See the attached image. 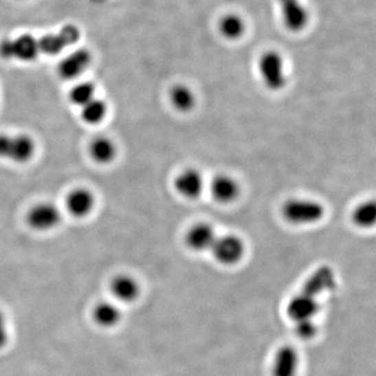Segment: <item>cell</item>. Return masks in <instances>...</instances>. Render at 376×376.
I'll list each match as a JSON object with an SVG mask.
<instances>
[{
  "instance_id": "cell-19",
  "label": "cell",
  "mask_w": 376,
  "mask_h": 376,
  "mask_svg": "<svg viewBox=\"0 0 376 376\" xmlns=\"http://www.w3.org/2000/svg\"><path fill=\"white\" fill-rule=\"evenodd\" d=\"M170 100L175 109L182 113L192 111L196 104L194 92L185 85L174 86L170 92Z\"/></svg>"
},
{
  "instance_id": "cell-18",
  "label": "cell",
  "mask_w": 376,
  "mask_h": 376,
  "mask_svg": "<svg viewBox=\"0 0 376 376\" xmlns=\"http://www.w3.org/2000/svg\"><path fill=\"white\" fill-rule=\"evenodd\" d=\"M89 153L98 164H108L115 158L116 146L109 138L98 137L90 144Z\"/></svg>"
},
{
  "instance_id": "cell-8",
  "label": "cell",
  "mask_w": 376,
  "mask_h": 376,
  "mask_svg": "<svg viewBox=\"0 0 376 376\" xmlns=\"http://www.w3.org/2000/svg\"><path fill=\"white\" fill-rule=\"evenodd\" d=\"M283 24L289 31L298 33L309 23V12L301 0H278Z\"/></svg>"
},
{
  "instance_id": "cell-24",
  "label": "cell",
  "mask_w": 376,
  "mask_h": 376,
  "mask_svg": "<svg viewBox=\"0 0 376 376\" xmlns=\"http://www.w3.org/2000/svg\"><path fill=\"white\" fill-rule=\"evenodd\" d=\"M69 96L70 100L76 106H85L87 102L96 98V87L89 82L78 84L72 88Z\"/></svg>"
},
{
  "instance_id": "cell-20",
  "label": "cell",
  "mask_w": 376,
  "mask_h": 376,
  "mask_svg": "<svg viewBox=\"0 0 376 376\" xmlns=\"http://www.w3.org/2000/svg\"><path fill=\"white\" fill-rule=\"evenodd\" d=\"M246 30L243 18L235 14H227L219 23V31L223 37L228 40H237L244 35Z\"/></svg>"
},
{
  "instance_id": "cell-16",
  "label": "cell",
  "mask_w": 376,
  "mask_h": 376,
  "mask_svg": "<svg viewBox=\"0 0 376 376\" xmlns=\"http://www.w3.org/2000/svg\"><path fill=\"white\" fill-rule=\"evenodd\" d=\"M210 192L217 202L228 204L239 197V185L232 177L219 175L211 182Z\"/></svg>"
},
{
  "instance_id": "cell-13",
  "label": "cell",
  "mask_w": 376,
  "mask_h": 376,
  "mask_svg": "<svg viewBox=\"0 0 376 376\" xmlns=\"http://www.w3.org/2000/svg\"><path fill=\"white\" fill-rule=\"evenodd\" d=\"M300 360L295 348L285 345L279 348L273 359L272 376H297Z\"/></svg>"
},
{
  "instance_id": "cell-1",
  "label": "cell",
  "mask_w": 376,
  "mask_h": 376,
  "mask_svg": "<svg viewBox=\"0 0 376 376\" xmlns=\"http://www.w3.org/2000/svg\"><path fill=\"white\" fill-rule=\"evenodd\" d=\"M283 219L297 226L313 225L325 216V208L321 203L309 199H291L281 208Z\"/></svg>"
},
{
  "instance_id": "cell-15",
  "label": "cell",
  "mask_w": 376,
  "mask_h": 376,
  "mask_svg": "<svg viewBox=\"0 0 376 376\" xmlns=\"http://www.w3.org/2000/svg\"><path fill=\"white\" fill-rule=\"evenodd\" d=\"M96 199L93 194L86 188L72 190L66 199V207L76 218H85L93 210Z\"/></svg>"
},
{
  "instance_id": "cell-11",
  "label": "cell",
  "mask_w": 376,
  "mask_h": 376,
  "mask_svg": "<svg viewBox=\"0 0 376 376\" xmlns=\"http://www.w3.org/2000/svg\"><path fill=\"white\" fill-rule=\"evenodd\" d=\"M319 311V300L302 291L294 296L287 305V316L294 322L315 319Z\"/></svg>"
},
{
  "instance_id": "cell-25",
  "label": "cell",
  "mask_w": 376,
  "mask_h": 376,
  "mask_svg": "<svg viewBox=\"0 0 376 376\" xmlns=\"http://www.w3.org/2000/svg\"><path fill=\"white\" fill-rule=\"evenodd\" d=\"M317 323L315 319L302 320V321L295 322V333L297 337L302 340H311L318 335Z\"/></svg>"
},
{
  "instance_id": "cell-23",
  "label": "cell",
  "mask_w": 376,
  "mask_h": 376,
  "mask_svg": "<svg viewBox=\"0 0 376 376\" xmlns=\"http://www.w3.org/2000/svg\"><path fill=\"white\" fill-rule=\"evenodd\" d=\"M107 114V104L104 100L94 98L82 107V118L86 124H98L104 120Z\"/></svg>"
},
{
  "instance_id": "cell-5",
  "label": "cell",
  "mask_w": 376,
  "mask_h": 376,
  "mask_svg": "<svg viewBox=\"0 0 376 376\" xmlns=\"http://www.w3.org/2000/svg\"><path fill=\"white\" fill-rule=\"evenodd\" d=\"M210 250L214 259L221 265H234L244 257L245 244L237 235H224L217 237Z\"/></svg>"
},
{
  "instance_id": "cell-22",
  "label": "cell",
  "mask_w": 376,
  "mask_h": 376,
  "mask_svg": "<svg viewBox=\"0 0 376 376\" xmlns=\"http://www.w3.org/2000/svg\"><path fill=\"white\" fill-rule=\"evenodd\" d=\"M353 221L360 228H371L375 224L376 206L375 203L364 202L357 207L353 213Z\"/></svg>"
},
{
  "instance_id": "cell-9",
  "label": "cell",
  "mask_w": 376,
  "mask_h": 376,
  "mask_svg": "<svg viewBox=\"0 0 376 376\" xmlns=\"http://www.w3.org/2000/svg\"><path fill=\"white\" fill-rule=\"evenodd\" d=\"M61 222V212L52 203H40L30 210L27 223L37 231H49Z\"/></svg>"
},
{
  "instance_id": "cell-10",
  "label": "cell",
  "mask_w": 376,
  "mask_h": 376,
  "mask_svg": "<svg viewBox=\"0 0 376 376\" xmlns=\"http://www.w3.org/2000/svg\"><path fill=\"white\" fill-rule=\"evenodd\" d=\"M175 190L186 199H197L202 195L205 181L202 174L195 168L182 170L175 179Z\"/></svg>"
},
{
  "instance_id": "cell-21",
  "label": "cell",
  "mask_w": 376,
  "mask_h": 376,
  "mask_svg": "<svg viewBox=\"0 0 376 376\" xmlns=\"http://www.w3.org/2000/svg\"><path fill=\"white\" fill-rule=\"evenodd\" d=\"M93 317L100 327H112L118 324L122 316L115 305L109 302H102L94 309Z\"/></svg>"
},
{
  "instance_id": "cell-17",
  "label": "cell",
  "mask_w": 376,
  "mask_h": 376,
  "mask_svg": "<svg viewBox=\"0 0 376 376\" xmlns=\"http://www.w3.org/2000/svg\"><path fill=\"white\" fill-rule=\"evenodd\" d=\"M111 291L118 301L133 302L140 296V283L130 275H118L112 280Z\"/></svg>"
},
{
  "instance_id": "cell-2",
  "label": "cell",
  "mask_w": 376,
  "mask_h": 376,
  "mask_svg": "<svg viewBox=\"0 0 376 376\" xmlns=\"http://www.w3.org/2000/svg\"><path fill=\"white\" fill-rule=\"evenodd\" d=\"M36 144L31 136L25 134L7 135L0 134V158L25 164L35 155Z\"/></svg>"
},
{
  "instance_id": "cell-4",
  "label": "cell",
  "mask_w": 376,
  "mask_h": 376,
  "mask_svg": "<svg viewBox=\"0 0 376 376\" xmlns=\"http://www.w3.org/2000/svg\"><path fill=\"white\" fill-rule=\"evenodd\" d=\"M40 54L38 39L25 34L13 40L0 43V56L5 59H16L22 62L34 61Z\"/></svg>"
},
{
  "instance_id": "cell-14",
  "label": "cell",
  "mask_w": 376,
  "mask_h": 376,
  "mask_svg": "<svg viewBox=\"0 0 376 376\" xmlns=\"http://www.w3.org/2000/svg\"><path fill=\"white\" fill-rule=\"evenodd\" d=\"M216 231L211 225L199 223L190 227L185 235V243L190 250L203 252L209 250L217 239Z\"/></svg>"
},
{
  "instance_id": "cell-12",
  "label": "cell",
  "mask_w": 376,
  "mask_h": 376,
  "mask_svg": "<svg viewBox=\"0 0 376 376\" xmlns=\"http://www.w3.org/2000/svg\"><path fill=\"white\" fill-rule=\"evenodd\" d=\"M91 63V54L85 48H80L64 58L58 66L62 78L74 80L83 74Z\"/></svg>"
},
{
  "instance_id": "cell-3",
  "label": "cell",
  "mask_w": 376,
  "mask_h": 376,
  "mask_svg": "<svg viewBox=\"0 0 376 376\" xmlns=\"http://www.w3.org/2000/svg\"><path fill=\"white\" fill-rule=\"evenodd\" d=\"M258 69L263 85L267 89L278 91L287 85L285 61L278 52H265L259 60Z\"/></svg>"
},
{
  "instance_id": "cell-6",
  "label": "cell",
  "mask_w": 376,
  "mask_h": 376,
  "mask_svg": "<svg viewBox=\"0 0 376 376\" xmlns=\"http://www.w3.org/2000/svg\"><path fill=\"white\" fill-rule=\"evenodd\" d=\"M80 33L78 27L72 24L62 27L57 34H48L38 40L40 52L48 56H56L68 46L74 45L80 39Z\"/></svg>"
},
{
  "instance_id": "cell-7",
  "label": "cell",
  "mask_w": 376,
  "mask_h": 376,
  "mask_svg": "<svg viewBox=\"0 0 376 376\" xmlns=\"http://www.w3.org/2000/svg\"><path fill=\"white\" fill-rule=\"evenodd\" d=\"M337 285L335 270L329 265H321L305 281L302 293L318 299L323 294L333 291Z\"/></svg>"
}]
</instances>
